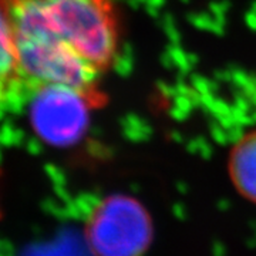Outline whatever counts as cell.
<instances>
[{"label": "cell", "instance_id": "obj_1", "mask_svg": "<svg viewBox=\"0 0 256 256\" xmlns=\"http://www.w3.org/2000/svg\"><path fill=\"white\" fill-rule=\"evenodd\" d=\"M13 22L28 92L66 86L102 97L120 53L114 0H14Z\"/></svg>", "mask_w": 256, "mask_h": 256}, {"label": "cell", "instance_id": "obj_2", "mask_svg": "<svg viewBox=\"0 0 256 256\" xmlns=\"http://www.w3.org/2000/svg\"><path fill=\"white\" fill-rule=\"evenodd\" d=\"M154 232L150 210L127 194L104 196L84 224V240L92 256H146Z\"/></svg>", "mask_w": 256, "mask_h": 256}, {"label": "cell", "instance_id": "obj_5", "mask_svg": "<svg viewBox=\"0 0 256 256\" xmlns=\"http://www.w3.org/2000/svg\"><path fill=\"white\" fill-rule=\"evenodd\" d=\"M228 174L239 195L256 205V130L245 134L232 146Z\"/></svg>", "mask_w": 256, "mask_h": 256}, {"label": "cell", "instance_id": "obj_3", "mask_svg": "<svg viewBox=\"0 0 256 256\" xmlns=\"http://www.w3.org/2000/svg\"><path fill=\"white\" fill-rule=\"evenodd\" d=\"M101 102L100 96L72 87L42 86L28 92L23 107L37 137L54 148H66L84 136L92 111Z\"/></svg>", "mask_w": 256, "mask_h": 256}, {"label": "cell", "instance_id": "obj_6", "mask_svg": "<svg viewBox=\"0 0 256 256\" xmlns=\"http://www.w3.org/2000/svg\"><path fill=\"white\" fill-rule=\"evenodd\" d=\"M0 218H2V212H0Z\"/></svg>", "mask_w": 256, "mask_h": 256}, {"label": "cell", "instance_id": "obj_4", "mask_svg": "<svg viewBox=\"0 0 256 256\" xmlns=\"http://www.w3.org/2000/svg\"><path fill=\"white\" fill-rule=\"evenodd\" d=\"M13 2L0 0V120L23 107L30 92L18 57Z\"/></svg>", "mask_w": 256, "mask_h": 256}]
</instances>
